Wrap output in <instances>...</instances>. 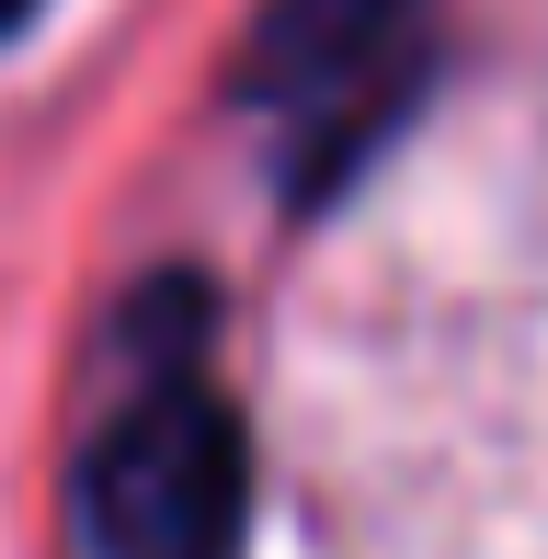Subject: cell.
Returning a JSON list of instances; mask_svg holds the SVG:
<instances>
[{
  "instance_id": "cell-1",
  "label": "cell",
  "mask_w": 548,
  "mask_h": 559,
  "mask_svg": "<svg viewBox=\"0 0 548 559\" xmlns=\"http://www.w3.org/2000/svg\"><path fill=\"white\" fill-rule=\"evenodd\" d=\"M252 537V445L206 377H148L81 456L92 559H240Z\"/></svg>"
},
{
  "instance_id": "cell-2",
  "label": "cell",
  "mask_w": 548,
  "mask_h": 559,
  "mask_svg": "<svg viewBox=\"0 0 548 559\" xmlns=\"http://www.w3.org/2000/svg\"><path fill=\"white\" fill-rule=\"evenodd\" d=\"M412 12L422 0H263L240 92H252V104H286V115H332V104H355L389 69V46L412 35Z\"/></svg>"
},
{
  "instance_id": "cell-3",
  "label": "cell",
  "mask_w": 548,
  "mask_h": 559,
  "mask_svg": "<svg viewBox=\"0 0 548 559\" xmlns=\"http://www.w3.org/2000/svg\"><path fill=\"white\" fill-rule=\"evenodd\" d=\"M23 12H35V0H0V35H12V23H23Z\"/></svg>"
}]
</instances>
